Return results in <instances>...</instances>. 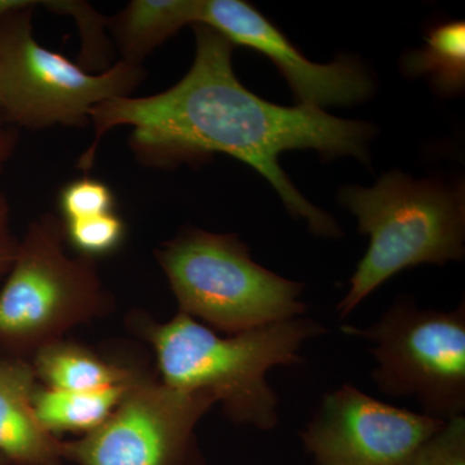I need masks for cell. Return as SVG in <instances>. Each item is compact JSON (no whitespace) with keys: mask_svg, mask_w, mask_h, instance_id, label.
Returning a JSON list of instances; mask_svg holds the SVG:
<instances>
[{"mask_svg":"<svg viewBox=\"0 0 465 465\" xmlns=\"http://www.w3.org/2000/svg\"><path fill=\"white\" fill-rule=\"evenodd\" d=\"M193 30L194 61L179 84L153 96L105 101L92 110L94 142L79 159V167L90 170L101 139L113 128L127 125L133 128L130 148L146 166L168 168L202 163L216 153L231 155L262 174L287 210L307 220L312 232L341 235L335 220L291 183L280 166V155L312 149L326 159L351 155L369 162L367 143L374 128L322 109L287 108L262 99L235 75V45L204 24H195Z\"/></svg>","mask_w":465,"mask_h":465,"instance_id":"obj_1","label":"cell"},{"mask_svg":"<svg viewBox=\"0 0 465 465\" xmlns=\"http://www.w3.org/2000/svg\"><path fill=\"white\" fill-rule=\"evenodd\" d=\"M326 332L323 324L298 317L222 338L179 312L150 330V341L163 384L204 391L232 423L272 430L280 423V400L266 375L275 366L302 363L305 342Z\"/></svg>","mask_w":465,"mask_h":465,"instance_id":"obj_2","label":"cell"},{"mask_svg":"<svg viewBox=\"0 0 465 465\" xmlns=\"http://www.w3.org/2000/svg\"><path fill=\"white\" fill-rule=\"evenodd\" d=\"M341 201L357 217L358 232L370 237L351 289L336 307L341 318L405 269L464 259L463 183L450 186L391 171L371 188L348 186Z\"/></svg>","mask_w":465,"mask_h":465,"instance_id":"obj_3","label":"cell"},{"mask_svg":"<svg viewBox=\"0 0 465 465\" xmlns=\"http://www.w3.org/2000/svg\"><path fill=\"white\" fill-rule=\"evenodd\" d=\"M155 256L180 312L217 331L234 335L307 312L300 300L304 284L253 262L238 235L186 228Z\"/></svg>","mask_w":465,"mask_h":465,"instance_id":"obj_4","label":"cell"},{"mask_svg":"<svg viewBox=\"0 0 465 465\" xmlns=\"http://www.w3.org/2000/svg\"><path fill=\"white\" fill-rule=\"evenodd\" d=\"M38 2L0 21V113L15 127H82L105 101L127 97L143 79L142 65L118 60L97 74L36 41Z\"/></svg>","mask_w":465,"mask_h":465,"instance_id":"obj_5","label":"cell"},{"mask_svg":"<svg viewBox=\"0 0 465 465\" xmlns=\"http://www.w3.org/2000/svg\"><path fill=\"white\" fill-rule=\"evenodd\" d=\"M371 342L372 381L385 396L412 397L421 414L449 421L465 412V305L440 312L397 298L370 326H342Z\"/></svg>","mask_w":465,"mask_h":465,"instance_id":"obj_6","label":"cell"},{"mask_svg":"<svg viewBox=\"0 0 465 465\" xmlns=\"http://www.w3.org/2000/svg\"><path fill=\"white\" fill-rule=\"evenodd\" d=\"M65 241L52 213L29 225L0 290V338L38 351L108 307L94 259L67 255Z\"/></svg>","mask_w":465,"mask_h":465,"instance_id":"obj_7","label":"cell"},{"mask_svg":"<svg viewBox=\"0 0 465 465\" xmlns=\"http://www.w3.org/2000/svg\"><path fill=\"white\" fill-rule=\"evenodd\" d=\"M216 400L163 382H131L112 415L75 442L64 459L79 465H202L194 430Z\"/></svg>","mask_w":465,"mask_h":465,"instance_id":"obj_8","label":"cell"},{"mask_svg":"<svg viewBox=\"0 0 465 465\" xmlns=\"http://www.w3.org/2000/svg\"><path fill=\"white\" fill-rule=\"evenodd\" d=\"M445 423L344 384L324 394L300 436L314 465H407Z\"/></svg>","mask_w":465,"mask_h":465,"instance_id":"obj_9","label":"cell"},{"mask_svg":"<svg viewBox=\"0 0 465 465\" xmlns=\"http://www.w3.org/2000/svg\"><path fill=\"white\" fill-rule=\"evenodd\" d=\"M198 24L213 27L232 45H243L271 58L289 82L299 105L318 109L351 105L366 100L374 88L356 58L341 56L326 65L312 63L249 3L202 0Z\"/></svg>","mask_w":465,"mask_h":465,"instance_id":"obj_10","label":"cell"},{"mask_svg":"<svg viewBox=\"0 0 465 465\" xmlns=\"http://www.w3.org/2000/svg\"><path fill=\"white\" fill-rule=\"evenodd\" d=\"M35 378L21 361H0V454L16 465H63V442L34 411Z\"/></svg>","mask_w":465,"mask_h":465,"instance_id":"obj_11","label":"cell"},{"mask_svg":"<svg viewBox=\"0 0 465 465\" xmlns=\"http://www.w3.org/2000/svg\"><path fill=\"white\" fill-rule=\"evenodd\" d=\"M202 0H133L106 27L124 63L142 65L155 48L186 25L200 21Z\"/></svg>","mask_w":465,"mask_h":465,"instance_id":"obj_12","label":"cell"},{"mask_svg":"<svg viewBox=\"0 0 465 465\" xmlns=\"http://www.w3.org/2000/svg\"><path fill=\"white\" fill-rule=\"evenodd\" d=\"M133 381L100 391L36 390L33 399L34 411L48 433L87 434L112 415Z\"/></svg>","mask_w":465,"mask_h":465,"instance_id":"obj_13","label":"cell"},{"mask_svg":"<svg viewBox=\"0 0 465 465\" xmlns=\"http://www.w3.org/2000/svg\"><path fill=\"white\" fill-rule=\"evenodd\" d=\"M33 370L36 378L58 391H100L134 381L130 372L87 349L60 341L38 349Z\"/></svg>","mask_w":465,"mask_h":465,"instance_id":"obj_14","label":"cell"},{"mask_svg":"<svg viewBox=\"0 0 465 465\" xmlns=\"http://www.w3.org/2000/svg\"><path fill=\"white\" fill-rule=\"evenodd\" d=\"M410 76H424L440 94H454L465 84V24L450 21L432 27L420 50L403 58Z\"/></svg>","mask_w":465,"mask_h":465,"instance_id":"obj_15","label":"cell"},{"mask_svg":"<svg viewBox=\"0 0 465 465\" xmlns=\"http://www.w3.org/2000/svg\"><path fill=\"white\" fill-rule=\"evenodd\" d=\"M45 7L57 14L66 15L74 18L76 25L79 26L84 47H82L81 65L84 70H100V73L105 72L110 67V47L108 39H106L104 30L108 29V17L103 16L96 9L91 7L84 2H41Z\"/></svg>","mask_w":465,"mask_h":465,"instance_id":"obj_16","label":"cell"},{"mask_svg":"<svg viewBox=\"0 0 465 465\" xmlns=\"http://www.w3.org/2000/svg\"><path fill=\"white\" fill-rule=\"evenodd\" d=\"M64 226L66 241L87 258L112 252L122 243L125 234L124 220L115 213L70 220L64 222Z\"/></svg>","mask_w":465,"mask_h":465,"instance_id":"obj_17","label":"cell"},{"mask_svg":"<svg viewBox=\"0 0 465 465\" xmlns=\"http://www.w3.org/2000/svg\"><path fill=\"white\" fill-rule=\"evenodd\" d=\"M64 222L114 213L112 189L100 180L84 176L66 183L58 197Z\"/></svg>","mask_w":465,"mask_h":465,"instance_id":"obj_18","label":"cell"},{"mask_svg":"<svg viewBox=\"0 0 465 465\" xmlns=\"http://www.w3.org/2000/svg\"><path fill=\"white\" fill-rule=\"evenodd\" d=\"M407 465H465V418L451 419L425 440Z\"/></svg>","mask_w":465,"mask_h":465,"instance_id":"obj_19","label":"cell"},{"mask_svg":"<svg viewBox=\"0 0 465 465\" xmlns=\"http://www.w3.org/2000/svg\"><path fill=\"white\" fill-rule=\"evenodd\" d=\"M18 242L9 231V204L0 192V278L8 274L16 259Z\"/></svg>","mask_w":465,"mask_h":465,"instance_id":"obj_20","label":"cell"},{"mask_svg":"<svg viewBox=\"0 0 465 465\" xmlns=\"http://www.w3.org/2000/svg\"><path fill=\"white\" fill-rule=\"evenodd\" d=\"M18 142L17 127L9 124L0 113V170L14 154Z\"/></svg>","mask_w":465,"mask_h":465,"instance_id":"obj_21","label":"cell"},{"mask_svg":"<svg viewBox=\"0 0 465 465\" xmlns=\"http://www.w3.org/2000/svg\"><path fill=\"white\" fill-rule=\"evenodd\" d=\"M32 3L33 0H0V21L18 11V9L27 7Z\"/></svg>","mask_w":465,"mask_h":465,"instance_id":"obj_22","label":"cell"}]
</instances>
